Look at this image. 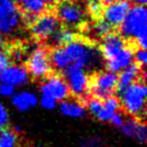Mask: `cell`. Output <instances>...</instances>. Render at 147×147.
Segmentation results:
<instances>
[{
  "label": "cell",
  "mask_w": 147,
  "mask_h": 147,
  "mask_svg": "<svg viewBox=\"0 0 147 147\" xmlns=\"http://www.w3.org/2000/svg\"><path fill=\"white\" fill-rule=\"evenodd\" d=\"M100 54L105 61L106 69L118 73L133 62V51L126 43V39L116 33H107L102 38Z\"/></svg>",
  "instance_id": "obj_1"
},
{
  "label": "cell",
  "mask_w": 147,
  "mask_h": 147,
  "mask_svg": "<svg viewBox=\"0 0 147 147\" xmlns=\"http://www.w3.org/2000/svg\"><path fill=\"white\" fill-rule=\"evenodd\" d=\"M120 27L123 39L134 41L139 47L147 46V10L144 4L131 5Z\"/></svg>",
  "instance_id": "obj_2"
},
{
  "label": "cell",
  "mask_w": 147,
  "mask_h": 147,
  "mask_svg": "<svg viewBox=\"0 0 147 147\" xmlns=\"http://www.w3.org/2000/svg\"><path fill=\"white\" fill-rule=\"evenodd\" d=\"M65 51L70 65H78L83 69H98L102 63V56L97 47L87 42L74 39L68 44L60 45Z\"/></svg>",
  "instance_id": "obj_3"
},
{
  "label": "cell",
  "mask_w": 147,
  "mask_h": 147,
  "mask_svg": "<svg viewBox=\"0 0 147 147\" xmlns=\"http://www.w3.org/2000/svg\"><path fill=\"white\" fill-rule=\"evenodd\" d=\"M119 103L123 112L131 117L141 118L146 112L147 87L144 81L139 80L118 89Z\"/></svg>",
  "instance_id": "obj_4"
},
{
  "label": "cell",
  "mask_w": 147,
  "mask_h": 147,
  "mask_svg": "<svg viewBox=\"0 0 147 147\" xmlns=\"http://www.w3.org/2000/svg\"><path fill=\"white\" fill-rule=\"evenodd\" d=\"M23 24V15L14 0H0V33L4 37L13 36Z\"/></svg>",
  "instance_id": "obj_5"
},
{
  "label": "cell",
  "mask_w": 147,
  "mask_h": 147,
  "mask_svg": "<svg viewBox=\"0 0 147 147\" xmlns=\"http://www.w3.org/2000/svg\"><path fill=\"white\" fill-rule=\"evenodd\" d=\"M56 4V16L65 26L75 28L85 23L87 11L78 0H59Z\"/></svg>",
  "instance_id": "obj_6"
},
{
  "label": "cell",
  "mask_w": 147,
  "mask_h": 147,
  "mask_svg": "<svg viewBox=\"0 0 147 147\" xmlns=\"http://www.w3.org/2000/svg\"><path fill=\"white\" fill-rule=\"evenodd\" d=\"M65 81L70 94L75 98H83L89 91L90 78L85 69L78 65H70L63 71Z\"/></svg>",
  "instance_id": "obj_7"
},
{
  "label": "cell",
  "mask_w": 147,
  "mask_h": 147,
  "mask_svg": "<svg viewBox=\"0 0 147 147\" xmlns=\"http://www.w3.org/2000/svg\"><path fill=\"white\" fill-rule=\"evenodd\" d=\"M60 28L61 23L59 22L56 14L44 12L31 22L30 30L33 37L38 40L49 41Z\"/></svg>",
  "instance_id": "obj_8"
},
{
  "label": "cell",
  "mask_w": 147,
  "mask_h": 147,
  "mask_svg": "<svg viewBox=\"0 0 147 147\" xmlns=\"http://www.w3.org/2000/svg\"><path fill=\"white\" fill-rule=\"evenodd\" d=\"M117 73L112 72L110 70L100 71L94 75L92 80H90L89 90L94 97L103 100L114 94L117 89Z\"/></svg>",
  "instance_id": "obj_9"
},
{
  "label": "cell",
  "mask_w": 147,
  "mask_h": 147,
  "mask_svg": "<svg viewBox=\"0 0 147 147\" xmlns=\"http://www.w3.org/2000/svg\"><path fill=\"white\" fill-rule=\"evenodd\" d=\"M52 63L49 59V53L44 47H37L30 53L27 58L26 69L30 76L37 80H43L51 74Z\"/></svg>",
  "instance_id": "obj_10"
},
{
  "label": "cell",
  "mask_w": 147,
  "mask_h": 147,
  "mask_svg": "<svg viewBox=\"0 0 147 147\" xmlns=\"http://www.w3.org/2000/svg\"><path fill=\"white\" fill-rule=\"evenodd\" d=\"M40 94H46L56 99L58 102L67 99L70 96V91L65 78L59 75H47L43 78L40 86Z\"/></svg>",
  "instance_id": "obj_11"
},
{
  "label": "cell",
  "mask_w": 147,
  "mask_h": 147,
  "mask_svg": "<svg viewBox=\"0 0 147 147\" xmlns=\"http://www.w3.org/2000/svg\"><path fill=\"white\" fill-rule=\"evenodd\" d=\"M131 4L129 0H116L113 3L105 5L102 10V18L112 28L119 27L123 22Z\"/></svg>",
  "instance_id": "obj_12"
},
{
  "label": "cell",
  "mask_w": 147,
  "mask_h": 147,
  "mask_svg": "<svg viewBox=\"0 0 147 147\" xmlns=\"http://www.w3.org/2000/svg\"><path fill=\"white\" fill-rule=\"evenodd\" d=\"M29 78L30 75L26 67L22 65L21 63H11L5 69L0 71V82L7 83L15 88L27 85Z\"/></svg>",
  "instance_id": "obj_13"
},
{
  "label": "cell",
  "mask_w": 147,
  "mask_h": 147,
  "mask_svg": "<svg viewBox=\"0 0 147 147\" xmlns=\"http://www.w3.org/2000/svg\"><path fill=\"white\" fill-rule=\"evenodd\" d=\"M121 132L123 135L131 140H134L138 143H145L147 140L146 125L136 117H130L125 119V123L121 127Z\"/></svg>",
  "instance_id": "obj_14"
},
{
  "label": "cell",
  "mask_w": 147,
  "mask_h": 147,
  "mask_svg": "<svg viewBox=\"0 0 147 147\" xmlns=\"http://www.w3.org/2000/svg\"><path fill=\"white\" fill-rule=\"evenodd\" d=\"M10 99H11L13 107L21 113H26V112L31 111L39 103L38 94L31 90L27 89L15 91V94Z\"/></svg>",
  "instance_id": "obj_15"
},
{
  "label": "cell",
  "mask_w": 147,
  "mask_h": 147,
  "mask_svg": "<svg viewBox=\"0 0 147 147\" xmlns=\"http://www.w3.org/2000/svg\"><path fill=\"white\" fill-rule=\"evenodd\" d=\"M58 109L62 116L71 119L83 118L87 113L86 106L78 99H70L69 97L58 103Z\"/></svg>",
  "instance_id": "obj_16"
},
{
  "label": "cell",
  "mask_w": 147,
  "mask_h": 147,
  "mask_svg": "<svg viewBox=\"0 0 147 147\" xmlns=\"http://www.w3.org/2000/svg\"><path fill=\"white\" fill-rule=\"evenodd\" d=\"M118 85H117V89L123 88L126 86L130 85L132 83L136 82L142 78V75L145 76V71L144 68L140 67L136 63H131L128 67H126L125 69H123L120 72H118Z\"/></svg>",
  "instance_id": "obj_17"
},
{
  "label": "cell",
  "mask_w": 147,
  "mask_h": 147,
  "mask_svg": "<svg viewBox=\"0 0 147 147\" xmlns=\"http://www.w3.org/2000/svg\"><path fill=\"white\" fill-rule=\"evenodd\" d=\"M17 5L24 13V16L29 18L30 22H32L40 14L44 13L46 9V4L43 0H18Z\"/></svg>",
  "instance_id": "obj_18"
},
{
  "label": "cell",
  "mask_w": 147,
  "mask_h": 147,
  "mask_svg": "<svg viewBox=\"0 0 147 147\" xmlns=\"http://www.w3.org/2000/svg\"><path fill=\"white\" fill-rule=\"evenodd\" d=\"M120 110V103L118 98L111 96L109 98L102 100V106L96 115V118L102 123H110L112 116Z\"/></svg>",
  "instance_id": "obj_19"
},
{
  "label": "cell",
  "mask_w": 147,
  "mask_h": 147,
  "mask_svg": "<svg viewBox=\"0 0 147 147\" xmlns=\"http://www.w3.org/2000/svg\"><path fill=\"white\" fill-rule=\"evenodd\" d=\"M0 147H18V134L13 129L0 130Z\"/></svg>",
  "instance_id": "obj_20"
},
{
  "label": "cell",
  "mask_w": 147,
  "mask_h": 147,
  "mask_svg": "<svg viewBox=\"0 0 147 147\" xmlns=\"http://www.w3.org/2000/svg\"><path fill=\"white\" fill-rule=\"evenodd\" d=\"M74 39H75V33L73 32V30H71L70 28H60L49 41H54V43L57 46H60L68 44L71 41H73Z\"/></svg>",
  "instance_id": "obj_21"
},
{
  "label": "cell",
  "mask_w": 147,
  "mask_h": 147,
  "mask_svg": "<svg viewBox=\"0 0 147 147\" xmlns=\"http://www.w3.org/2000/svg\"><path fill=\"white\" fill-rule=\"evenodd\" d=\"M92 31H94L96 36L103 38L107 33L112 32V27L102 18V20H100V21L94 23V26H92Z\"/></svg>",
  "instance_id": "obj_22"
},
{
  "label": "cell",
  "mask_w": 147,
  "mask_h": 147,
  "mask_svg": "<svg viewBox=\"0 0 147 147\" xmlns=\"http://www.w3.org/2000/svg\"><path fill=\"white\" fill-rule=\"evenodd\" d=\"M58 103L59 102H58L56 99L52 98V97H49V96H46V94H40L38 105H41L43 109H45V110L52 111V110L57 109Z\"/></svg>",
  "instance_id": "obj_23"
},
{
  "label": "cell",
  "mask_w": 147,
  "mask_h": 147,
  "mask_svg": "<svg viewBox=\"0 0 147 147\" xmlns=\"http://www.w3.org/2000/svg\"><path fill=\"white\" fill-rule=\"evenodd\" d=\"M133 61L136 62V65L144 68L147 63V52L146 49L138 47L133 52Z\"/></svg>",
  "instance_id": "obj_24"
},
{
  "label": "cell",
  "mask_w": 147,
  "mask_h": 147,
  "mask_svg": "<svg viewBox=\"0 0 147 147\" xmlns=\"http://www.w3.org/2000/svg\"><path fill=\"white\" fill-rule=\"evenodd\" d=\"M102 106V100L94 97V98L89 99L87 101V106H86V110L89 112L90 114L96 117V115L99 113V111Z\"/></svg>",
  "instance_id": "obj_25"
},
{
  "label": "cell",
  "mask_w": 147,
  "mask_h": 147,
  "mask_svg": "<svg viewBox=\"0 0 147 147\" xmlns=\"http://www.w3.org/2000/svg\"><path fill=\"white\" fill-rule=\"evenodd\" d=\"M9 121H10V113H9L8 107L3 102L0 101V130L7 128Z\"/></svg>",
  "instance_id": "obj_26"
},
{
  "label": "cell",
  "mask_w": 147,
  "mask_h": 147,
  "mask_svg": "<svg viewBox=\"0 0 147 147\" xmlns=\"http://www.w3.org/2000/svg\"><path fill=\"white\" fill-rule=\"evenodd\" d=\"M15 91H16V88L13 87L12 85L0 82V97L10 99L13 94H15Z\"/></svg>",
  "instance_id": "obj_27"
},
{
  "label": "cell",
  "mask_w": 147,
  "mask_h": 147,
  "mask_svg": "<svg viewBox=\"0 0 147 147\" xmlns=\"http://www.w3.org/2000/svg\"><path fill=\"white\" fill-rule=\"evenodd\" d=\"M102 10H103V5L101 4V2H99L98 0L89 1V5H88L87 11L94 17H98L99 15H101Z\"/></svg>",
  "instance_id": "obj_28"
},
{
  "label": "cell",
  "mask_w": 147,
  "mask_h": 147,
  "mask_svg": "<svg viewBox=\"0 0 147 147\" xmlns=\"http://www.w3.org/2000/svg\"><path fill=\"white\" fill-rule=\"evenodd\" d=\"M102 141L97 136H87L82 140L81 147H101Z\"/></svg>",
  "instance_id": "obj_29"
},
{
  "label": "cell",
  "mask_w": 147,
  "mask_h": 147,
  "mask_svg": "<svg viewBox=\"0 0 147 147\" xmlns=\"http://www.w3.org/2000/svg\"><path fill=\"white\" fill-rule=\"evenodd\" d=\"M11 57H10V54L5 51L0 49V71L1 70L5 69L9 65H11Z\"/></svg>",
  "instance_id": "obj_30"
},
{
  "label": "cell",
  "mask_w": 147,
  "mask_h": 147,
  "mask_svg": "<svg viewBox=\"0 0 147 147\" xmlns=\"http://www.w3.org/2000/svg\"><path fill=\"white\" fill-rule=\"evenodd\" d=\"M125 119H126L125 115H123V113H120V112L118 111L117 113H115V114L112 116L110 123H112L113 126L116 127V128H120V127L123 125V123H125Z\"/></svg>",
  "instance_id": "obj_31"
},
{
  "label": "cell",
  "mask_w": 147,
  "mask_h": 147,
  "mask_svg": "<svg viewBox=\"0 0 147 147\" xmlns=\"http://www.w3.org/2000/svg\"><path fill=\"white\" fill-rule=\"evenodd\" d=\"M45 2L46 5H54V4H56L59 1V0H43Z\"/></svg>",
  "instance_id": "obj_32"
},
{
  "label": "cell",
  "mask_w": 147,
  "mask_h": 147,
  "mask_svg": "<svg viewBox=\"0 0 147 147\" xmlns=\"http://www.w3.org/2000/svg\"><path fill=\"white\" fill-rule=\"evenodd\" d=\"M114 1H116V0H100V2H101L102 5H109V4L113 3Z\"/></svg>",
  "instance_id": "obj_33"
},
{
  "label": "cell",
  "mask_w": 147,
  "mask_h": 147,
  "mask_svg": "<svg viewBox=\"0 0 147 147\" xmlns=\"http://www.w3.org/2000/svg\"><path fill=\"white\" fill-rule=\"evenodd\" d=\"M131 1H133L135 4H144L145 5L147 0H131Z\"/></svg>",
  "instance_id": "obj_34"
},
{
  "label": "cell",
  "mask_w": 147,
  "mask_h": 147,
  "mask_svg": "<svg viewBox=\"0 0 147 147\" xmlns=\"http://www.w3.org/2000/svg\"><path fill=\"white\" fill-rule=\"evenodd\" d=\"M2 43H3V36L0 33V49L2 47Z\"/></svg>",
  "instance_id": "obj_35"
},
{
  "label": "cell",
  "mask_w": 147,
  "mask_h": 147,
  "mask_svg": "<svg viewBox=\"0 0 147 147\" xmlns=\"http://www.w3.org/2000/svg\"><path fill=\"white\" fill-rule=\"evenodd\" d=\"M38 147H45V146H38Z\"/></svg>",
  "instance_id": "obj_36"
},
{
  "label": "cell",
  "mask_w": 147,
  "mask_h": 147,
  "mask_svg": "<svg viewBox=\"0 0 147 147\" xmlns=\"http://www.w3.org/2000/svg\"><path fill=\"white\" fill-rule=\"evenodd\" d=\"M89 1H94V0H89Z\"/></svg>",
  "instance_id": "obj_37"
}]
</instances>
